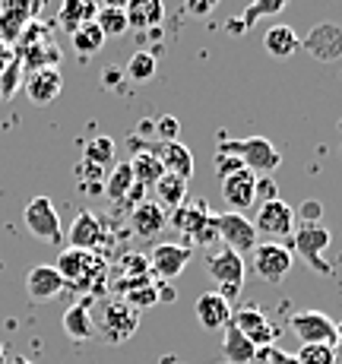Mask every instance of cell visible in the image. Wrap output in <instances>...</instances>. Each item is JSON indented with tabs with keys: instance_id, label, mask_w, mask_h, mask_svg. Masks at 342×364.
<instances>
[{
	"instance_id": "1",
	"label": "cell",
	"mask_w": 342,
	"mask_h": 364,
	"mask_svg": "<svg viewBox=\"0 0 342 364\" xmlns=\"http://www.w3.org/2000/svg\"><path fill=\"white\" fill-rule=\"evenodd\" d=\"M215 156H232V159H238V162L247 168V171H254L257 178H260V174L276 171V168L282 165V156H279V149H276L273 143H269L267 136L225 139V143H219Z\"/></svg>"
},
{
	"instance_id": "2",
	"label": "cell",
	"mask_w": 342,
	"mask_h": 364,
	"mask_svg": "<svg viewBox=\"0 0 342 364\" xmlns=\"http://www.w3.org/2000/svg\"><path fill=\"white\" fill-rule=\"evenodd\" d=\"M54 269L60 272V279L70 285V289H82V291H92L99 289V282L105 279V263L99 254H89V250H76L67 247L64 254L58 257V266Z\"/></svg>"
},
{
	"instance_id": "3",
	"label": "cell",
	"mask_w": 342,
	"mask_h": 364,
	"mask_svg": "<svg viewBox=\"0 0 342 364\" xmlns=\"http://www.w3.org/2000/svg\"><path fill=\"white\" fill-rule=\"evenodd\" d=\"M92 320H95V333H99L108 346H124V342L139 330V311L124 304L121 298L102 304L99 317H92Z\"/></svg>"
},
{
	"instance_id": "4",
	"label": "cell",
	"mask_w": 342,
	"mask_h": 364,
	"mask_svg": "<svg viewBox=\"0 0 342 364\" xmlns=\"http://www.w3.org/2000/svg\"><path fill=\"white\" fill-rule=\"evenodd\" d=\"M206 272L219 282V295L232 304L244 289V272H247V266H244L241 254H235V250H228V247H219V250H213V254H206Z\"/></svg>"
},
{
	"instance_id": "5",
	"label": "cell",
	"mask_w": 342,
	"mask_h": 364,
	"mask_svg": "<svg viewBox=\"0 0 342 364\" xmlns=\"http://www.w3.org/2000/svg\"><path fill=\"white\" fill-rule=\"evenodd\" d=\"M23 222L26 228L32 232V237L38 241H48V244H58L64 237V228H60V215L54 209L51 197H32L23 209Z\"/></svg>"
},
{
	"instance_id": "6",
	"label": "cell",
	"mask_w": 342,
	"mask_h": 364,
	"mask_svg": "<svg viewBox=\"0 0 342 364\" xmlns=\"http://www.w3.org/2000/svg\"><path fill=\"white\" fill-rule=\"evenodd\" d=\"M292 247H295L298 257H304L308 266L320 276H330V263L324 260L326 247H330V232L324 225H301L295 235H292Z\"/></svg>"
},
{
	"instance_id": "7",
	"label": "cell",
	"mask_w": 342,
	"mask_h": 364,
	"mask_svg": "<svg viewBox=\"0 0 342 364\" xmlns=\"http://www.w3.org/2000/svg\"><path fill=\"white\" fill-rule=\"evenodd\" d=\"M292 263H295V257H292V250L285 247V244H260V247H254V276L263 279V282L269 285H279L285 276L292 272Z\"/></svg>"
},
{
	"instance_id": "8",
	"label": "cell",
	"mask_w": 342,
	"mask_h": 364,
	"mask_svg": "<svg viewBox=\"0 0 342 364\" xmlns=\"http://www.w3.org/2000/svg\"><path fill=\"white\" fill-rule=\"evenodd\" d=\"M215 225H219L222 247L235 250V254H247V250L257 247V228H254V222H250L247 215L232 213V209H228V213L215 215Z\"/></svg>"
},
{
	"instance_id": "9",
	"label": "cell",
	"mask_w": 342,
	"mask_h": 364,
	"mask_svg": "<svg viewBox=\"0 0 342 364\" xmlns=\"http://www.w3.org/2000/svg\"><path fill=\"white\" fill-rule=\"evenodd\" d=\"M289 326L301 339V346H333L336 342V323L324 311H298L289 320Z\"/></svg>"
},
{
	"instance_id": "10",
	"label": "cell",
	"mask_w": 342,
	"mask_h": 364,
	"mask_svg": "<svg viewBox=\"0 0 342 364\" xmlns=\"http://www.w3.org/2000/svg\"><path fill=\"white\" fill-rule=\"evenodd\" d=\"M257 235H269V237H292L295 235V209L285 200H269L260 203L254 219Z\"/></svg>"
},
{
	"instance_id": "11",
	"label": "cell",
	"mask_w": 342,
	"mask_h": 364,
	"mask_svg": "<svg viewBox=\"0 0 342 364\" xmlns=\"http://www.w3.org/2000/svg\"><path fill=\"white\" fill-rule=\"evenodd\" d=\"M191 257H193V250L187 247V244H169L165 241V244H156L146 260H149L152 279H178L181 272L191 266Z\"/></svg>"
},
{
	"instance_id": "12",
	"label": "cell",
	"mask_w": 342,
	"mask_h": 364,
	"mask_svg": "<svg viewBox=\"0 0 342 364\" xmlns=\"http://www.w3.org/2000/svg\"><path fill=\"white\" fill-rule=\"evenodd\" d=\"M301 48L320 64L342 58V29L336 23H320L308 32V38H301Z\"/></svg>"
},
{
	"instance_id": "13",
	"label": "cell",
	"mask_w": 342,
	"mask_h": 364,
	"mask_svg": "<svg viewBox=\"0 0 342 364\" xmlns=\"http://www.w3.org/2000/svg\"><path fill=\"white\" fill-rule=\"evenodd\" d=\"M222 197L232 206V213H244L257 203V174L247 171V168H238V171L225 174L222 178Z\"/></svg>"
},
{
	"instance_id": "14",
	"label": "cell",
	"mask_w": 342,
	"mask_h": 364,
	"mask_svg": "<svg viewBox=\"0 0 342 364\" xmlns=\"http://www.w3.org/2000/svg\"><path fill=\"white\" fill-rule=\"evenodd\" d=\"M23 89L29 95L32 105H51L64 89V76L58 67H41V70H29L23 80Z\"/></svg>"
},
{
	"instance_id": "15",
	"label": "cell",
	"mask_w": 342,
	"mask_h": 364,
	"mask_svg": "<svg viewBox=\"0 0 342 364\" xmlns=\"http://www.w3.org/2000/svg\"><path fill=\"white\" fill-rule=\"evenodd\" d=\"M232 323L254 342L257 352H260V348H269L276 342V326L269 323L267 314H263L260 307H241L238 314H232Z\"/></svg>"
},
{
	"instance_id": "16",
	"label": "cell",
	"mask_w": 342,
	"mask_h": 364,
	"mask_svg": "<svg viewBox=\"0 0 342 364\" xmlns=\"http://www.w3.org/2000/svg\"><path fill=\"white\" fill-rule=\"evenodd\" d=\"M64 289L67 282L60 279V272L51 263H38L26 272V295L32 301H54Z\"/></svg>"
},
{
	"instance_id": "17",
	"label": "cell",
	"mask_w": 342,
	"mask_h": 364,
	"mask_svg": "<svg viewBox=\"0 0 342 364\" xmlns=\"http://www.w3.org/2000/svg\"><path fill=\"white\" fill-rule=\"evenodd\" d=\"M102 241H105V222H102V215H95L92 209H82V213L73 219V225H70V247L95 254V247H99Z\"/></svg>"
},
{
	"instance_id": "18",
	"label": "cell",
	"mask_w": 342,
	"mask_h": 364,
	"mask_svg": "<svg viewBox=\"0 0 342 364\" xmlns=\"http://www.w3.org/2000/svg\"><path fill=\"white\" fill-rule=\"evenodd\" d=\"M193 314H197L203 330H225L232 323V304L219 291H203L197 298V304H193Z\"/></svg>"
},
{
	"instance_id": "19",
	"label": "cell",
	"mask_w": 342,
	"mask_h": 364,
	"mask_svg": "<svg viewBox=\"0 0 342 364\" xmlns=\"http://www.w3.org/2000/svg\"><path fill=\"white\" fill-rule=\"evenodd\" d=\"M130 225L139 237H159L169 228V209H162L156 200H143L130 209Z\"/></svg>"
},
{
	"instance_id": "20",
	"label": "cell",
	"mask_w": 342,
	"mask_h": 364,
	"mask_svg": "<svg viewBox=\"0 0 342 364\" xmlns=\"http://www.w3.org/2000/svg\"><path fill=\"white\" fill-rule=\"evenodd\" d=\"M213 215H215V213H209V206H206L203 200H187L184 206H178V209H174V213H171L169 225H174L181 235L187 237V241H191V237L197 235L200 228H203L206 222L213 219Z\"/></svg>"
},
{
	"instance_id": "21",
	"label": "cell",
	"mask_w": 342,
	"mask_h": 364,
	"mask_svg": "<svg viewBox=\"0 0 342 364\" xmlns=\"http://www.w3.org/2000/svg\"><path fill=\"white\" fill-rule=\"evenodd\" d=\"M152 152H156V159L162 162V168L169 174H178V178H184V181L193 178V152L187 149L184 143H178V139H171V143H159Z\"/></svg>"
},
{
	"instance_id": "22",
	"label": "cell",
	"mask_w": 342,
	"mask_h": 364,
	"mask_svg": "<svg viewBox=\"0 0 342 364\" xmlns=\"http://www.w3.org/2000/svg\"><path fill=\"white\" fill-rule=\"evenodd\" d=\"M127 26L137 32H149L156 29L165 19V4L162 0H130L127 4Z\"/></svg>"
},
{
	"instance_id": "23",
	"label": "cell",
	"mask_w": 342,
	"mask_h": 364,
	"mask_svg": "<svg viewBox=\"0 0 342 364\" xmlns=\"http://www.w3.org/2000/svg\"><path fill=\"white\" fill-rule=\"evenodd\" d=\"M222 355H225L228 364H250L257 358V346L235 323H228L225 336H222Z\"/></svg>"
},
{
	"instance_id": "24",
	"label": "cell",
	"mask_w": 342,
	"mask_h": 364,
	"mask_svg": "<svg viewBox=\"0 0 342 364\" xmlns=\"http://www.w3.org/2000/svg\"><path fill=\"white\" fill-rule=\"evenodd\" d=\"M64 333L73 342H86V339L95 336V320H92V311H89V301H76L73 307H67Z\"/></svg>"
},
{
	"instance_id": "25",
	"label": "cell",
	"mask_w": 342,
	"mask_h": 364,
	"mask_svg": "<svg viewBox=\"0 0 342 364\" xmlns=\"http://www.w3.org/2000/svg\"><path fill=\"white\" fill-rule=\"evenodd\" d=\"M95 0H60V13H58V23L60 29L73 35L80 26L92 23L95 19Z\"/></svg>"
},
{
	"instance_id": "26",
	"label": "cell",
	"mask_w": 342,
	"mask_h": 364,
	"mask_svg": "<svg viewBox=\"0 0 342 364\" xmlns=\"http://www.w3.org/2000/svg\"><path fill=\"white\" fill-rule=\"evenodd\" d=\"M134 171H130V162L127 165H114L108 174H105V187H108V200L114 203V209L121 213L124 209V203H127V197H130V191H134Z\"/></svg>"
},
{
	"instance_id": "27",
	"label": "cell",
	"mask_w": 342,
	"mask_h": 364,
	"mask_svg": "<svg viewBox=\"0 0 342 364\" xmlns=\"http://www.w3.org/2000/svg\"><path fill=\"white\" fill-rule=\"evenodd\" d=\"M187 184L191 181H184V178H178V174H169L165 171L162 178L156 181V203L162 209H178V206H184L187 203Z\"/></svg>"
},
{
	"instance_id": "28",
	"label": "cell",
	"mask_w": 342,
	"mask_h": 364,
	"mask_svg": "<svg viewBox=\"0 0 342 364\" xmlns=\"http://www.w3.org/2000/svg\"><path fill=\"white\" fill-rule=\"evenodd\" d=\"M263 48H267L273 58H292V54L301 48V38H298V32L292 29V26H273V29H267L263 35Z\"/></svg>"
},
{
	"instance_id": "29",
	"label": "cell",
	"mask_w": 342,
	"mask_h": 364,
	"mask_svg": "<svg viewBox=\"0 0 342 364\" xmlns=\"http://www.w3.org/2000/svg\"><path fill=\"white\" fill-rule=\"evenodd\" d=\"M130 171H134V181L143 187H156V181L165 174L162 162L156 159V152L152 149H143L134 156V162H130Z\"/></svg>"
},
{
	"instance_id": "30",
	"label": "cell",
	"mask_w": 342,
	"mask_h": 364,
	"mask_svg": "<svg viewBox=\"0 0 342 364\" xmlns=\"http://www.w3.org/2000/svg\"><path fill=\"white\" fill-rule=\"evenodd\" d=\"M285 6H289V0H250V6L244 10V19L241 23H232L228 29L232 32H247L260 16H276V13L285 10Z\"/></svg>"
},
{
	"instance_id": "31",
	"label": "cell",
	"mask_w": 342,
	"mask_h": 364,
	"mask_svg": "<svg viewBox=\"0 0 342 364\" xmlns=\"http://www.w3.org/2000/svg\"><path fill=\"white\" fill-rule=\"evenodd\" d=\"M70 41H73V51L82 54V58H92V54H99L105 48V35H102L99 26H95V19L86 26H80V29L70 35Z\"/></svg>"
},
{
	"instance_id": "32",
	"label": "cell",
	"mask_w": 342,
	"mask_h": 364,
	"mask_svg": "<svg viewBox=\"0 0 342 364\" xmlns=\"http://www.w3.org/2000/svg\"><path fill=\"white\" fill-rule=\"evenodd\" d=\"M82 159L99 168H114V139L111 136H92L86 139V149H82Z\"/></svg>"
},
{
	"instance_id": "33",
	"label": "cell",
	"mask_w": 342,
	"mask_h": 364,
	"mask_svg": "<svg viewBox=\"0 0 342 364\" xmlns=\"http://www.w3.org/2000/svg\"><path fill=\"white\" fill-rule=\"evenodd\" d=\"M95 26L102 29L105 41H108V38H121V35L130 29V26H127V13H124V10H99V13H95Z\"/></svg>"
},
{
	"instance_id": "34",
	"label": "cell",
	"mask_w": 342,
	"mask_h": 364,
	"mask_svg": "<svg viewBox=\"0 0 342 364\" xmlns=\"http://www.w3.org/2000/svg\"><path fill=\"white\" fill-rule=\"evenodd\" d=\"M156 58H152L149 51H137L134 58L127 60V76L134 82H146V80H152V76H156Z\"/></svg>"
},
{
	"instance_id": "35",
	"label": "cell",
	"mask_w": 342,
	"mask_h": 364,
	"mask_svg": "<svg viewBox=\"0 0 342 364\" xmlns=\"http://www.w3.org/2000/svg\"><path fill=\"white\" fill-rule=\"evenodd\" d=\"M48 0H0V10L6 13H16L19 19H26V23H32V19L41 16V10H45Z\"/></svg>"
},
{
	"instance_id": "36",
	"label": "cell",
	"mask_w": 342,
	"mask_h": 364,
	"mask_svg": "<svg viewBox=\"0 0 342 364\" xmlns=\"http://www.w3.org/2000/svg\"><path fill=\"white\" fill-rule=\"evenodd\" d=\"M23 80H26L23 64H19V60H13V64L0 73V99L10 102L13 95H16V89H23Z\"/></svg>"
},
{
	"instance_id": "37",
	"label": "cell",
	"mask_w": 342,
	"mask_h": 364,
	"mask_svg": "<svg viewBox=\"0 0 342 364\" xmlns=\"http://www.w3.org/2000/svg\"><path fill=\"white\" fill-rule=\"evenodd\" d=\"M23 29H26V19H19L16 13L0 10V41H4V45H10V48L16 45Z\"/></svg>"
},
{
	"instance_id": "38",
	"label": "cell",
	"mask_w": 342,
	"mask_h": 364,
	"mask_svg": "<svg viewBox=\"0 0 342 364\" xmlns=\"http://www.w3.org/2000/svg\"><path fill=\"white\" fill-rule=\"evenodd\" d=\"M121 301H124V304H130L134 311H143V307L159 304V289H156V285H139V289L124 291Z\"/></svg>"
},
{
	"instance_id": "39",
	"label": "cell",
	"mask_w": 342,
	"mask_h": 364,
	"mask_svg": "<svg viewBox=\"0 0 342 364\" xmlns=\"http://www.w3.org/2000/svg\"><path fill=\"white\" fill-rule=\"evenodd\" d=\"M295 361L298 364H336V352H333V346H301Z\"/></svg>"
},
{
	"instance_id": "40",
	"label": "cell",
	"mask_w": 342,
	"mask_h": 364,
	"mask_svg": "<svg viewBox=\"0 0 342 364\" xmlns=\"http://www.w3.org/2000/svg\"><path fill=\"white\" fill-rule=\"evenodd\" d=\"M73 174H76V181H80L82 187H95V184H105V168H99V165H92V162H86V159H82L80 165L73 168Z\"/></svg>"
},
{
	"instance_id": "41",
	"label": "cell",
	"mask_w": 342,
	"mask_h": 364,
	"mask_svg": "<svg viewBox=\"0 0 342 364\" xmlns=\"http://www.w3.org/2000/svg\"><path fill=\"white\" fill-rule=\"evenodd\" d=\"M320 215H324V206L317 200H308V203H301L295 219H301V225H320Z\"/></svg>"
},
{
	"instance_id": "42",
	"label": "cell",
	"mask_w": 342,
	"mask_h": 364,
	"mask_svg": "<svg viewBox=\"0 0 342 364\" xmlns=\"http://www.w3.org/2000/svg\"><path fill=\"white\" fill-rule=\"evenodd\" d=\"M178 130H181V124H178V117H171V114H165V117H159V121H156V133H159V139H162V143L178 139Z\"/></svg>"
},
{
	"instance_id": "43",
	"label": "cell",
	"mask_w": 342,
	"mask_h": 364,
	"mask_svg": "<svg viewBox=\"0 0 342 364\" xmlns=\"http://www.w3.org/2000/svg\"><path fill=\"white\" fill-rule=\"evenodd\" d=\"M184 6H187L191 16L203 19V16H209V13L215 10V6H219V0H184Z\"/></svg>"
},
{
	"instance_id": "44",
	"label": "cell",
	"mask_w": 342,
	"mask_h": 364,
	"mask_svg": "<svg viewBox=\"0 0 342 364\" xmlns=\"http://www.w3.org/2000/svg\"><path fill=\"white\" fill-rule=\"evenodd\" d=\"M257 200H260V203L279 200V187H276L273 178H257Z\"/></svg>"
},
{
	"instance_id": "45",
	"label": "cell",
	"mask_w": 342,
	"mask_h": 364,
	"mask_svg": "<svg viewBox=\"0 0 342 364\" xmlns=\"http://www.w3.org/2000/svg\"><path fill=\"white\" fill-rule=\"evenodd\" d=\"M13 60H16V48H10V45H4V41H0V73H4Z\"/></svg>"
},
{
	"instance_id": "46",
	"label": "cell",
	"mask_w": 342,
	"mask_h": 364,
	"mask_svg": "<svg viewBox=\"0 0 342 364\" xmlns=\"http://www.w3.org/2000/svg\"><path fill=\"white\" fill-rule=\"evenodd\" d=\"M130 0H95V10H127Z\"/></svg>"
},
{
	"instance_id": "47",
	"label": "cell",
	"mask_w": 342,
	"mask_h": 364,
	"mask_svg": "<svg viewBox=\"0 0 342 364\" xmlns=\"http://www.w3.org/2000/svg\"><path fill=\"white\" fill-rule=\"evenodd\" d=\"M159 289V301H174V289L171 285H156Z\"/></svg>"
},
{
	"instance_id": "48",
	"label": "cell",
	"mask_w": 342,
	"mask_h": 364,
	"mask_svg": "<svg viewBox=\"0 0 342 364\" xmlns=\"http://www.w3.org/2000/svg\"><path fill=\"white\" fill-rule=\"evenodd\" d=\"M333 352H336V358H342V323H336V342H333Z\"/></svg>"
},
{
	"instance_id": "49",
	"label": "cell",
	"mask_w": 342,
	"mask_h": 364,
	"mask_svg": "<svg viewBox=\"0 0 342 364\" xmlns=\"http://www.w3.org/2000/svg\"><path fill=\"white\" fill-rule=\"evenodd\" d=\"M13 364H32V361H26V358H16V361H13Z\"/></svg>"
},
{
	"instance_id": "50",
	"label": "cell",
	"mask_w": 342,
	"mask_h": 364,
	"mask_svg": "<svg viewBox=\"0 0 342 364\" xmlns=\"http://www.w3.org/2000/svg\"><path fill=\"white\" fill-rule=\"evenodd\" d=\"M0 364H4V355H0Z\"/></svg>"
}]
</instances>
